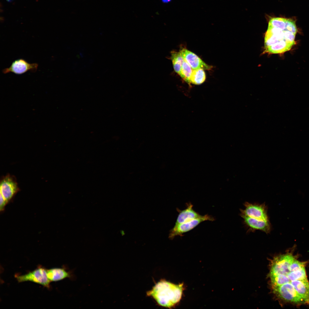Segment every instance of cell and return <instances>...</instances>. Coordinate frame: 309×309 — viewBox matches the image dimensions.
<instances>
[{
    "label": "cell",
    "instance_id": "6da1fadb",
    "mask_svg": "<svg viewBox=\"0 0 309 309\" xmlns=\"http://www.w3.org/2000/svg\"><path fill=\"white\" fill-rule=\"evenodd\" d=\"M297 31L295 21L291 19L285 29L268 26L265 37V52L280 54L289 50L295 43Z\"/></svg>",
    "mask_w": 309,
    "mask_h": 309
},
{
    "label": "cell",
    "instance_id": "7a4b0ae2",
    "mask_svg": "<svg viewBox=\"0 0 309 309\" xmlns=\"http://www.w3.org/2000/svg\"><path fill=\"white\" fill-rule=\"evenodd\" d=\"M183 284L176 285L164 280L158 282L147 292L161 306L170 308L180 300L183 290Z\"/></svg>",
    "mask_w": 309,
    "mask_h": 309
},
{
    "label": "cell",
    "instance_id": "3957f363",
    "mask_svg": "<svg viewBox=\"0 0 309 309\" xmlns=\"http://www.w3.org/2000/svg\"><path fill=\"white\" fill-rule=\"evenodd\" d=\"M279 299L297 305L307 304L304 299L295 290L290 282L272 289Z\"/></svg>",
    "mask_w": 309,
    "mask_h": 309
},
{
    "label": "cell",
    "instance_id": "277c9868",
    "mask_svg": "<svg viewBox=\"0 0 309 309\" xmlns=\"http://www.w3.org/2000/svg\"><path fill=\"white\" fill-rule=\"evenodd\" d=\"M244 208L240 209V215L245 216L258 220H269L268 208L264 203H251L245 202Z\"/></svg>",
    "mask_w": 309,
    "mask_h": 309
},
{
    "label": "cell",
    "instance_id": "5b68a950",
    "mask_svg": "<svg viewBox=\"0 0 309 309\" xmlns=\"http://www.w3.org/2000/svg\"><path fill=\"white\" fill-rule=\"evenodd\" d=\"M215 220L211 216L206 214L189 221L175 224L170 231L169 238L172 239L176 236H183V234L193 229L201 223L206 221H213Z\"/></svg>",
    "mask_w": 309,
    "mask_h": 309
},
{
    "label": "cell",
    "instance_id": "8992f818",
    "mask_svg": "<svg viewBox=\"0 0 309 309\" xmlns=\"http://www.w3.org/2000/svg\"><path fill=\"white\" fill-rule=\"evenodd\" d=\"M47 270L41 267H39L35 270L27 274L18 275L16 276L19 282L26 281L33 282L47 288L50 287V280L47 275Z\"/></svg>",
    "mask_w": 309,
    "mask_h": 309
},
{
    "label": "cell",
    "instance_id": "52a82bcc",
    "mask_svg": "<svg viewBox=\"0 0 309 309\" xmlns=\"http://www.w3.org/2000/svg\"><path fill=\"white\" fill-rule=\"evenodd\" d=\"M38 67L37 63H29L25 60L20 58L13 61L9 68L2 70V72L5 74L11 72L17 75H21L28 71L35 72Z\"/></svg>",
    "mask_w": 309,
    "mask_h": 309
},
{
    "label": "cell",
    "instance_id": "ba28073f",
    "mask_svg": "<svg viewBox=\"0 0 309 309\" xmlns=\"http://www.w3.org/2000/svg\"><path fill=\"white\" fill-rule=\"evenodd\" d=\"M19 188L14 177L8 175L0 182V195L8 203L18 191Z\"/></svg>",
    "mask_w": 309,
    "mask_h": 309
},
{
    "label": "cell",
    "instance_id": "9c48e42d",
    "mask_svg": "<svg viewBox=\"0 0 309 309\" xmlns=\"http://www.w3.org/2000/svg\"><path fill=\"white\" fill-rule=\"evenodd\" d=\"M179 52L184 60L193 70L202 69L210 70L212 68V66L206 64L196 54L186 48L181 49Z\"/></svg>",
    "mask_w": 309,
    "mask_h": 309
},
{
    "label": "cell",
    "instance_id": "30bf717a",
    "mask_svg": "<svg viewBox=\"0 0 309 309\" xmlns=\"http://www.w3.org/2000/svg\"><path fill=\"white\" fill-rule=\"evenodd\" d=\"M248 231L253 232L257 230L262 231L266 234L269 233L271 230L270 220L262 221L255 219L245 216H241Z\"/></svg>",
    "mask_w": 309,
    "mask_h": 309
},
{
    "label": "cell",
    "instance_id": "8fae6325",
    "mask_svg": "<svg viewBox=\"0 0 309 309\" xmlns=\"http://www.w3.org/2000/svg\"><path fill=\"white\" fill-rule=\"evenodd\" d=\"M187 208L183 210L177 209L179 213L175 224L181 223L201 217L200 215L193 209V205L190 203H188Z\"/></svg>",
    "mask_w": 309,
    "mask_h": 309
},
{
    "label": "cell",
    "instance_id": "7c38bea8",
    "mask_svg": "<svg viewBox=\"0 0 309 309\" xmlns=\"http://www.w3.org/2000/svg\"><path fill=\"white\" fill-rule=\"evenodd\" d=\"M72 273L71 271H67L64 267L53 268L47 271V277L51 282L59 281L67 278L72 279L73 278Z\"/></svg>",
    "mask_w": 309,
    "mask_h": 309
},
{
    "label": "cell",
    "instance_id": "4fadbf2b",
    "mask_svg": "<svg viewBox=\"0 0 309 309\" xmlns=\"http://www.w3.org/2000/svg\"><path fill=\"white\" fill-rule=\"evenodd\" d=\"M298 293L309 305V282L308 279L297 280L290 282Z\"/></svg>",
    "mask_w": 309,
    "mask_h": 309
},
{
    "label": "cell",
    "instance_id": "5bb4252c",
    "mask_svg": "<svg viewBox=\"0 0 309 309\" xmlns=\"http://www.w3.org/2000/svg\"><path fill=\"white\" fill-rule=\"evenodd\" d=\"M170 58L175 71L179 76L184 59L179 52L175 51H172L171 52Z\"/></svg>",
    "mask_w": 309,
    "mask_h": 309
},
{
    "label": "cell",
    "instance_id": "9a60e30c",
    "mask_svg": "<svg viewBox=\"0 0 309 309\" xmlns=\"http://www.w3.org/2000/svg\"><path fill=\"white\" fill-rule=\"evenodd\" d=\"M206 79L204 70L202 69L193 70L191 80V84L199 85L203 83Z\"/></svg>",
    "mask_w": 309,
    "mask_h": 309
},
{
    "label": "cell",
    "instance_id": "2e32d148",
    "mask_svg": "<svg viewBox=\"0 0 309 309\" xmlns=\"http://www.w3.org/2000/svg\"><path fill=\"white\" fill-rule=\"evenodd\" d=\"M193 69L184 60L183 63L181 73L180 77L189 84H191V80Z\"/></svg>",
    "mask_w": 309,
    "mask_h": 309
},
{
    "label": "cell",
    "instance_id": "e0dca14e",
    "mask_svg": "<svg viewBox=\"0 0 309 309\" xmlns=\"http://www.w3.org/2000/svg\"><path fill=\"white\" fill-rule=\"evenodd\" d=\"M8 203L4 199L1 195H0V210L1 211L4 210L5 207Z\"/></svg>",
    "mask_w": 309,
    "mask_h": 309
},
{
    "label": "cell",
    "instance_id": "ac0fdd59",
    "mask_svg": "<svg viewBox=\"0 0 309 309\" xmlns=\"http://www.w3.org/2000/svg\"><path fill=\"white\" fill-rule=\"evenodd\" d=\"M162 2L165 3H167L170 2L172 0H161Z\"/></svg>",
    "mask_w": 309,
    "mask_h": 309
},
{
    "label": "cell",
    "instance_id": "d6986e66",
    "mask_svg": "<svg viewBox=\"0 0 309 309\" xmlns=\"http://www.w3.org/2000/svg\"><path fill=\"white\" fill-rule=\"evenodd\" d=\"M7 2H10L12 1L13 0H6Z\"/></svg>",
    "mask_w": 309,
    "mask_h": 309
}]
</instances>
